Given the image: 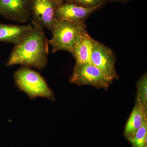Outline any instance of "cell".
Returning a JSON list of instances; mask_svg holds the SVG:
<instances>
[{"mask_svg":"<svg viewBox=\"0 0 147 147\" xmlns=\"http://www.w3.org/2000/svg\"><path fill=\"white\" fill-rule=\"evenodd\" d=\"M57 7L51 0H32L31 17L33 25L46 28L52 33Z\"/></svg>","mask_w":147,"mask_h":147,"instance_id":"cell-6","label":"cell"},{"mask_svg":"<svg viewBox=\"0 0 147 147\" xmlns=\"http://www.w3.org/2000/svg\"><path fill=\"white\" fill-rule=\"evenodd\" d=\"M32 29L33 26L31 24L19 26L0 23V42L17 45L28 35Z\"/></svg>","mask_w":147,"mask_h":147,"instance_id":"cell-9","label":"cell"},{"mask_svg":"<svg viewBox=\"0 0 147 147\" xmlns=\"http://www.w3.org/2000/svg\"><path fill=\"white\" fill-rule=\"evenodd\" d=\"M69 82L78 86H92L107 90L113 82L92 63L76 64Z\"/></svg>","mask_w":147,"mask_h":147,"instance_id":"cell-4","label":"cell"},{"mask_svg":"<svg viewBox=\"0 0 147 147\" xmlns=\"http://www.w3.org/2000/svg\"><path fill=\"white\" fill-rule=\"evenodd\" d=\"M137 94L136 101L139 102L144 110L147 108V72L139 78L137 83Z\"/></svg>","mask_w":147,"mask_h":147,"instance_id":"cell-12","label":"cell"},{"mask_svg":"<svg viewBox=\"0 0 147 147\" xmlns=\"http://www.w3.org/2000/svg\"><path fill=\"white\" fill-rule=\"evenodd\" d=\"M101 7L98 6L86 8L65 2L57 7L55 10V17L73 23L83 24L85 23L86 19L92 13Z\"/></svg>","mask_w":147,"mask_h":147,"instance_id":"cell-8","label":"cell"},{"mask_svg":"<svg viewBox=\"0 0 147 147\" xmlns=\"http://www.w3.org/2000/svg\"><path fill=\"white\" fill-rule=\"evenodd\" d=\"M32 0H0V16L7 20L25 23L31 16Z\"/></svg>","mask_w":147,"mask_h":147,"instance_id":"cell-7","label":"cell"},{"mask_svg":"<svg viewBox=\"0 0 147 147\" xmlns=\"http://www.w3.org/2000/svg\"><path fill=\"white\" fill-rule=\"evenodd\" d=\"M65 1H66V0H65Z\"/></svg>","mask_w":147,"mask_h":147,"instance_id":"cell-17","label":"cell"},{"mask_svg":"<svg viewBox=\"0 0 147 147\" xmlns=\"http://www.w3.org/2000/svg\"><path fill=\"white\" fill-rule=\"evenodd\" d=\"M86 28L85 23L77 24L55 17L52 32L53 36L48 40L52 53L63 50L73 55L74 42L79 34L86 30Z\"/></svg>","mask_w":147,"mask_h":147,"instance_id":"cell-3","label":"cell"},{"mask_svg":"<svg viewBox=\"0 0 147 147\" xmlns=\"http://www.w3.org/2000/svg\"><path fill=\"white\" fill-rule=\"evenodd\" d=\"M14 83L31 99L42 97L55 101V94L41 74L30 67L23 66L14 72Z\"/></svg>","mask_w":147,"mask_h":147,"instance_id":"cell-2","label":"cell"},{"mask_svg":"<svg viewBox=\"0 0 147 147\" xmlns=\"http://www.w3.org/2000/svg\"><path fill=\"white\" fill-rule=\"evenodd\" d=\"M51 1H53V2L55 3L57 7L60 6L65 2V0H51Z\"/></svg>","mask_w":147,"mask_h":147,"instance_id":"cell-15","label":"cell"},{"mask_svg":"<svg viewBox=\"0 0 147 147\" xmlns=\"http://www.w3.org/2000/svg\"><path fill=\"white\" fill-rule=\"evenodd\" d=\"M147 111L136 101L132 112L127 122L124 129L125 138L132 137L147 121Z\"/></svg>","mask_w":147,"mask_h":147,"instance_id":"cell-11","label":"cell"},{"mask_svg":"<svg viewBox=\"0 0 147 147\" xmlns=\"http://www.w3.org/2000/svg\"><path fill=\"white\" fill-rule=\"evenodd\" d=\"M91 63L112 82L119 79L114 53L110 48L95 40L93 42Z\"/></svg>","mask_w":147,"mask_h":147,"instance_id":"cell-5","label":"cell"},{"mask_svg":"<svg viewBox=\"0 0 147 147\" xmlns=\"http://www.w3.org/2000/svg\"><path fill=\"white\" fill-rule=\"evenodd\" d=\"M109 2H119L122 3H127L130 1L131 0H108Z\"/></svg>","mask_w":147,"mask_h":147,"instance_id":"cell-16","label":"cell"},{"mask_svg":"<svg viewBox=\"0 0 147 147\" xmlns=\"http://www.w3.org/2000/svg\"><path fill=\"white\" fill-rule=\"evenodd\" d=\"M107 1L108 0H66L65 2L86 8H92L102 7Z\"/></svg>","mask_w":147,"mask_h":147,"instance_id":"cell-14","label":"cell"},{"mask_svg":"<svg viewBox=\"0 0 147 147\" xmlns=\"http://www.w3.org/2000/svg\"><path fill=\"white\" fill-rule=\"evenodd\" d=\"M147 123L137 130L132 137L127 138L132 147H147Z\"/></svg>","mask_w":147,"mask_h":147,"instance_id":"cell-13","label":"cell"},{"mask_svg":"<svg viewBox=\"0 0 147 147\" xmlns=\"http://www.w3.org/2000/svg\"><path fill=\"white\" fill-rule=\"evenodd\" d=\"M94 40L86 30L79 34L74 42L72 55L76 64L91 63V57Z\"/></svg>","mask_w":147,"mask_h":147,"instance_id":"cell-10","label":"cell"},{"mask_svg":"<svg viewBox=\"0 0 147 147\" xmlns=\"http://www.w3.org/2000/svg\"><path fill=\"white\" fill-rule=\"evenodd\" d=\"M48 53L49 42L45 31L41 27L33 25L30 32L15 45L5 66L20 65L42 70L47 66Z\"/></svg>","mask_w":147,"mask_h":147,"instance_id":"cell-1","label":"cell"}]
</instances>
